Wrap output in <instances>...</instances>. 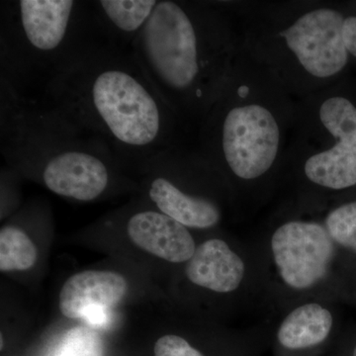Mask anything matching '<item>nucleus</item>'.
<instances>
[{"label":"nucleus","mask_w":356,"mask_h":356,"mask_svg":"<svg viewBox=\"0 0 356 356\" xmlns=\"http://www.w3.org/2000/svg\"><path fill=\"white\" fill-rule=\"evenodd\" d=\"M159 0H96V22L103 36L115 46L131 49L151 18Z\"/></svg>","instance_id":"f8f14e48"},{"label":"nucleus","mask_w":356,"mask_h":356,"mask_svg":"<svg viewBox=\"0 0 356 356\" xmlns=\"http://www.w3.org/2000/svg\"><path fill=\"white\" fill-rule=\"evenodd\" d=\"M222 21L208 7L159 0L131 51L178 115H207L222 92Z\"/></svg>","instance_id":"7ed1b4c3"},{"label":"nucleus","mask_w":356,"mask_h":356,"mask_svg":"<svg viewBox=\"0 0 356 356\" xmlns=\"http://www.w3.org/2000/svg\"><path fill=\"white\" fill-rule=\"evenodd\" d=\"M343 37L348 53L356 57V17L346 18L343 21Z\"/></svg>","instance_id":"a211bd4d"},{"label":"nucleus","mask_w":356,"mask_h":356,"mask_svg":"<svg viewBox=\"0 0 356 356\" xmlns=\"http://www.w3.org/2000/svg\"><path fill=\"white\" fill-rule=\"evenodd\" d=\"M154 356H205L184 337L165 334L154 344Z\"/></svg>","instance_id":"f3484780"},{"label":"nucleus","mask_w":356,"mask_h":356,"mask_svg":"<svg viewBox=\"0 0 356 356\" xmlns=\"http://www.w3.org/2000/svg\"><path fill=\"white\" fill-rule=\"evenodd\" d=\"M109 43L92 1L15 0L0 4V81L34 98L65 67Z\"/></svg>","instance_id":"20e7f679"},{"label":"nucleus","mask_w":356,"mask_h":356,"mask_svg":"<svg viewBox=\"0 0 356 356\" xmlns=\"http://www.w3.org/2000/svg\"><path fill=\"white\" fill-rule=\"evenodd\" d=\"M321 219L332 241L343 252L356 254V201L337 206Z\"/></svg>","instance_id":"2eb2a0df"},{"label":"nucleus","mask_w":356,"mask_h":356,"mask_svg":"<svg viewBox=\"0 0 356 356\" xmlns=\"http://www.w3.org/2000/svg\"><path fill=\"white\" fill-rule=\"evenodd\" d=\"M47 356H103V343L98 332L79 325L65 332Z\"/></svg>","instance_id":"dca6fc26"},{"label":"nucleus","mask_w":356,"mask_h":356,"mask_svg":"<svg viewBox=\"0 0 356 356\" xmlns=\"http://www.w3.org/2000/svg\"><path fill=\"white\" fill-rule=\"evenodd\" d=\"M341 13L320 8L305 13L282 32L286 46L311 76L318 79L339 74L348 63Z\"/></svg>","instance_id":"0eeeda50"},{"label":"nucleus","mask_w":356,"mask_h":356,"mask_svg":"<svg viewBox=\"0 0 356 356\" xmlns=\"http://www.w3.org/2000/svg\"><path fill=\"white\" fill-rule=\"evenodd\" d=\"M142 170L149 173L147 195L159 212L188 229H212L221 222L222 209L214 199L186 195L152 168L145 166Z\"/></svg>","instance_id":"9b49d317"},{"label":"nucleus","mask_w":356,"mask_h":356,"mask_svg":"<svg viewBox=\"0 0 356 356\" xmlns=\"http://www.w3.org/2000/svg\"><path fill=\"white\" fill-rule=\"evenodd\" d=\"M127 233L137 247L172 264H186L197 248L188 228L159 210L133 214Z\"/></svg>","instance_id":"1a4fd4ad"},{"label":"nucleus","mask_w":356,"mask_h":356,"mask_svg":"<svg viewBox=\"0 0 356 356\" xmlns=\"http://www.w3.org/2000/svg\"><path fill=\"white\" fill-rule=\"evenodd\" d=\"M208 158L222 161L238 180L261 179L273 168L280 146L275 117L259 104L226 110L215 103L207 114L205 129Z\"/></svg>","instance_id":"39448f33"},{"label":"nucleus","mask_w":356,"mask_h":356,"mask_svg":"<svg viewBox=\"0 0 356 356\" xmlns=\"http://www.w3.org/2000/svg\"><path fill=\"white\" fill-rule=\"evenodd\" d=\"M275 339L283 350L299 353L324 344L334 331V315L325 300L297 302L281 311Z\"/></svg>","instance_id":"9d476101"},{"label":"nucleus","mask_w":356,"mask_h":356,"mask_svg":"<svg viewBox=\"0 0 356 356\" xmlns=\"http://www.w3.org/2000/svg\"><path fill=\"white\" fill-rule=\"evenodd\" d=\"M38 250L22 229L6 226L0 231V270L24 271L35 266Z\"/></svg>","instance_id":"4468645a"},{"label":"nucleus","mask_w":356,"mask_h":356,"mask_svg":"<svg viewBox=\"0 0 356 356\" xmlns=\"http://www.w3.org/2000/svg\"><path fill=\"white\" fill-rule=\"evenodd\" d=\"M320 120L339 142L336 146L356 153V108L346 98L331 97L320 107Z\"/></svg>","instance_id":"ddd939ff"},{"label":"nucleus","mask_w":356,"mask_h":356,"mask_svg":"<svg viewBox=\"0 0 356 356\" xmlns=\"http://www.w3.org/2000/svg\"><path fill=\"white\" fill-rule=\"evenodd\" d=\"M184 274L188 282L206 291L221 296L241 295L248 301L257 297L269 305L257 257L222 238L199 243L185 264Z\"/></svg>","instance_id":"423d86ee"},{"label":"nucleus","mask_w":356,"mask_h":356,"mask_svg":"<svg viewBox=\"0 0 356 356\" xmlns=\"http://www.w3.org/2000/svg\"><path fill=\"white\" fill-rule=\"evenodd\" d=\"M1 348H3V337H1Z\"/></svg>","instance_id":"6ab92c4d"},{"label":"nucleus","mask_w":356,"mask_h":356,"mask_svg":"<svg viewBox=\"0 0 356 356\" xmlns=\"http://www.w3.org/2000/svg\"><path fill=\"white\" fill-rule=\"evenodd\" d=\"M36 100L105 145L121 166L142 168L177 147L178 114L131 49L97 44L51 77Z\"/></svg>","instance_id":"f257e3e1"},{"label":"nucleus","mask_w":356,"mask_h":356,"mask_svg":"<svg viewBox=\"0 0 356 356\" xmlns=\"http://www.w3.org/2000/svg\"><path fill=\"white\" fill-rule=\"evenodd\" d=\"M127 288L125 278L113 271L74 274L60 290V310L65 317L84 318L89 325L100 327L106 324L110 309L123 299Z\"/></svg>","instance_id":"6e6552de"},{"label":"nucleus","mask_w":356,"mask_h":356,"mask_svg":"<svg viewBox=\"0 0 356 356\" xmlns=\"http://www.w3.org/2000/svg\"><path fill=\"white\" fill-rule=\"evenodd\" d=\"M0 151L14 168L38 175L62 197L89 202L122 168L108 147L36 100L0 81Z\"/></svg>","instance_id":"f03ea898"},{"label":"nucleus","mask_w":356,"mask_h":356,"mask_svg":"<svg viewBox=\"0 0 356 356\" xmlns=\"http://www.w3.org/2000/svg\"><path fill=\"white\" fill-rule=\"evenodd\" d=\"M353 356H356V346L355 350H353Z\"/></svg>","instance_id":"aec40b11"}]
</instances>
